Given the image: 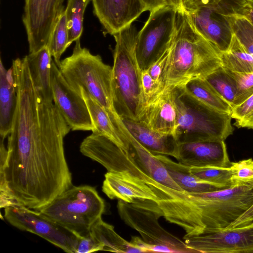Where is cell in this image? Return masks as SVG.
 Wrapping results in <instances>:
<instances>
[{"mask_svg":"<svg viewBox=\"0 0 253 253\" xmlns=\"http://www.w3.org/2000/svg\"><path fill=\"white\" fill-rule=\"evenodd\" d=\"M17 102L7 146L0 145V207L39 211L73 186L64 139L71 129L39 96L28 68L14 72Z\"/></svg>","mask_w":253,"mask_h":253,"instance_id":"cell-1","label":"cell"},{"mask_svg":"<svg viewBox=\"0 0 253 253\" xmlns=\"http://www.w3.org/2000/svg\"><path fill=\"white\" fill-rule=\"evenodd\" d=\"M163 216L181 227L186 236L232 230L253 223V187H230L191 193L156 181L148 184Z\"/></svg>","mask_w":253,"mask_h":253,"instance_id":"cell-2","label":"cell"},{"mask_svg":"<svg viewBox=\"0 0 253 253\" xmlns=\"http://www.w3.org/2000/svg\"><path fill=\"white\" fill-rule=\"evenodd\" d=\"M112 117L116 129L124 144L119 145L103 135L92 132L81 143V153L101 164L108 171H126L146 183L155 180L169 187L182 191L156 155L135 139L117 113H113Z\"/></svg>","mask_w":253,"mask_h":253,"instance_id":"cell-3","label":"cell"},{"mask_svg":"<svg viewBox=\"0 0 253 253\" xmlns=\"http://www.w3.org/2000/svg\"><path fill=\"white\" fill-rule=\"evenodd\" d=\"M220 54L195 28L187 13L177 11L164 91L183 87L195 79H205L221 66Z\"/></svg>","mask_w":253,"mask_h":253,"instance_id":"cell-4","label":"cell"},{"mask_svg":"<svg viewBox=\"0 0 253 253\" xmlns=\"http://www.w3.org/2000/svg\"><path fill=\"white\" fill-rule=\"evenodd\" d=\"M137 34L132 24L112 35L116 42L112 76L114 108L121 118L136 121L145 105L135 52Z\"/></svg>","mask_w":253,"mask_h":253,"instance_id":"cell-5","label":"cell"},{"mask_svg":"<svg viewBox=\"0 0 253 253\" xmlns=\"http://www.w3.org/2000/svg\"><path fill=\"white\" fill-rule=\"evenodd\" d=\"M178 144L208 140L224 141L233 133L231 114L214 110L184 91L174 88Z\"/></svg>","mask_w":253,"mask_h":253,"instance_id":"cell-6","label":"cell"},{"mask_svg":"<svg viewBox=\"0 0 253 253\" xmlns=\"http://www.w3.org/2000/svg\"><path fill=\"white\" fill-rule=\"evenodd\" d=\"M105 209L104 201L94 187L73 185L39 211L77 236L84 237Z\"/></svg>","mask_w":253,"mask_h":253,"instance_id":"cell-7","label":"cell"},{"mask_svg":"<svg viewBox=\"0 0 253 253\" xmlns=\"http://www.w3.org/2000/svg\"><path fill=\"white\" fill-rule=\"evenodd\" d=\"M72 54L58 67L69 84L81 94L82 89L109 111L116 112L113 102L112 67L101 57L82 47L77 40Z\"/></svg>","mask_w":253,"mask_h":253,"instance_id":"cell-8","label":"cell"},{"mask_svg":"<svg viewBox=\"0 0 253 253\" xmlns=\"http://www.w3.org/2000/svg\"><path fill=\"white\" fill-rule=\"evenodd\" d=\"M117 208L121 219L136 230L146 243L170 247L176 253H193L184 241L160 225L158 220L163 216V212L156 201L141 199L129 203L119 200Z\"/></svg>","mask_w":253,"mask_h":253,"instance_id":"cell-9","label":"cell"},{"mask_svg":"<svg viewBox=\"0 0 253 253\" xmlns=\"http://www.w3.org/2000/svg\"><path fill=\"white\" fill-rule=\"evenodd\" d=\"M177 10L167 5L150 12L138 32L135 52L141 70H147L170 46L176 30Z\"/></svg>","mask_w":253,"mask_h":253,"instance_id":"cell-10","label":"cell"},{"mask_svg":"<svg viewBox=\"0 0 253 253\" xmlns=\"http://www.w3.org/2000/svg\"><path fill=\"white\" fill-rule=\"evenodd\" d=\"M4 217L11 225L39 236L68 253H75L79 237L45 217L39 211L13 205L4 208Z\"/></svg>","mask_w":253,"mask_h":253,"instance_id":"cell-11","label":"cell"},{"mask_svg":"<svg viewBox=\"0 0 253 253\" xmlns=\"http://www.w3.org/2000/svg\"><path fill=\"white\" fill-rule=\"evenodd\" d=\"M64 0H25L22 20L26 31L29 53L46 46L61 11Z\"/></svg>","mask_w":253,"mask_h":253,"instance_id":"cell-12","label":"cell"},{"mask_svg":"<svg viewBox=\"0 0 253 253\" xmlns=\"http://www.w3.org/2000/svg\"><path fill=\"white\" fill-rule=\"evenodd\" d=\"M51 83L53 102L71 130L93 131L94 126L82 94L77 92L69 84L53 60L51 67Z\"/></svg>","mask_w":253,"mask_h":253,"instance_id":"cell-13","label":"cell"},{"mask_svg":"<svg viewBox=\"0 0 253 253\" xmlns=\"http://www.w3.org/2000/svg\"><path fill=\"white\" fill-rule=\"evenodd\" d=\"M193 253H253V223L242 228L184 236Z\"/></svg>","mask_w":253,"mask_h":253,"instance_id":"cell-14","label":"cell"},{"mask_svg":"<svg viewBox=\"0 0 253 253\" xmlns=\"http://www.w3.org/2000/svg\"><path fill=\"white\" fill-rule=\"evenodd\" d=\"M225 0L219 4L187 12L193 25L220 52L229 48L233 36L226 16Z\"/></svg>","mask_w":253,"mask_h":253,"instance_id":"cell-15","label":"cell"},{"mask_svg":"<svg viewBox=\"0 0 253 253\" xmlns=\"http://www.w3.org/2000/svg\"><path fill=\"white\" fill-rule=\"evenodd\" d=\"M94 14L111 35L130 25L147 11L143 0H91Z\"/></svg>","mask_w":253,"mask_h":253,"instance_id":"cell-16","label":"cell"},{"mask_svg":"<svg viewBox=\"0 0 253 253\" xmlns=\"http://www.w3.org/2000/svg\"><path fill=\"white\" fill-rule=\"evenodd\" d=\"M176 159L190 167H228L231 165L226 144L222 140L179 143Z\"/></svg>","mask_w":253,"mask_h":253,"instance_id":"cell-17","label":"cell"},{"mask_svg":"<svg viewBox=\"0 0 253 253\" xmlns=\"http://www.w3.org/2000/svg\"><path fill=\"white\" fill-rule=\"evenodd\" d=\"M104 176L102 191L110 199L129 203L141 199L157 200L156 195L144 181L128 172L108 171Z\"/></svg>","mask_w":253,"mask_h":253,"instance_id":"cell-18","label":"cell"},{"mask_svg":"<svg viewBox=\"0 0 253 253\" xmlns=\"http://www.w3.org/2000/svg\"><path fill=\"white\" fill-rule=\"evenodd\" d=\"M175 90H167L146 105L139 121L156 131L174 135L177 125Z\"/></svg>","mask_w":253,"mask_h":253,"instance_id":"cell-19","label":"cell"},{"mask_svg":"<svg viewBox=\"0 0 253 253\" xmlns=\"http://www.w3.org/2000/svg\"><path fill=\"white\" fill-rule=\"evenodd\" d=\"M121 119L130 134L152 153L172 156L176 159L178 144L174 135L153 130L139 121Z\"/></svg>","mask_w":253,"mask_h":253,"instance_id":"cell-20","label":"cell"},{"mask_svg":"<svg viewBox=\"0 0 253 253\" xmlns=\"http://www.w3.org/2000/svg\"><path fill=\"white\" fill-rule=\"evenodd\" d=\"M34 86L43 101L53 102L51 83L52 56L45 46L25 56Z\"/></svg>","mask_w":253,"mask_h":253,"instance_id":"cell-21","label":"cell"},{"mask_svg":"<svg viewBox=\"0 0 253 253\" xmlns=\"http://www.w3.org/2000/svg\"><path fill=\"white\" fill-rule=\"evenodd\" d=\"M17 102L12 67L6 70L0 60V136L5 139L10 133Z\"/></svg>","mask_w":253,"mask_h":253,"instance_id":"cell-22","label":"cell"},{"mask_svg":"<svg viewBox=\"0 0 253 253\" xmlns=\"http://www.w3.org/2000/svg\"><path fill=\"white\" fill-rule=\"evenodd\" d=\"M156 156L171 178L182 190L191 193H204L222 189L195 176L191 172L190 167L175 162L165 155Z\"/></svg>","mask_w":253,"mask_h":253,"instance_id":"cell-23","label":"cell"},{"mask_svg":"<svg viewBox=\"0 0 253 253\" xmlns=\"http://www.w3.org/2000/svg\"><path fill=\"white\" fill-rule=\"evenodd\" d=\"M89 235L98 245L100 251L115 253H143L114 230V227L99 219L92 226Z\"/></svg>","mask_w":253,"mask_h":253,"instance_id":"cell-24","label":"cell"},{"mask_svg":"<svg viewBox=\"0 0 253 253\" xmlns=\"http://www.w3.org/2000/svg\"><path fill=\"white\" fill-rule=\"evenodd\" d=\"M81 94L87 106L94 129L92 132L103 135L119 144L124 143L123 139L117 132L112 118V112L106 109L96 100L83 89Z\"/></svg>","mask_w":253,"mask_h":253,"instance_id":"cell-25","label":"cell"},{"mask_svg":"<svg viewBox=\"0 0 253 253\" xmlns=\"http://www.w3.org/2000/svg\"><path fill=\"white\" fill-rule=\"evenodd\" d=\"M185 92L218 111L231 114L232 108L205 79L192 80L182 87Z\"/></svg>","mask_w":253,"mask_h":253,"instance_id":"cell-26","label":"cell"},{"mask_svg":"<svg viewBox=\"0 0 253 253\" xmlns=\"http://www.w3.org/2000/svg\"><path fill=\"white\" fill-rule=\"evenodd\" d=\"M221 66L238 73L253 72V57L250 55L233 35L228 49L220 54Z\"/></svg>","mask_w":253,"mask_h":253,"instance_id":"cell-27","label":"cell"},{"mask_svg":"<svg viewBox=\"0 0 253 253\" xmlns=\"http://www.w3.org/2000/svg\"><path fill=\"white\" fill-rule=\"evenodd\" d=\"M46 46L53 57L54 61L59 67L61 63V56L69 47L68 29L64 8L59 15Z\"/></svg>","mask_w":253,"mask_h":253,"instance_id":"cell-28","label":"cell"},{"mask_svg":"<svg viewBox=\"0 0 253 253\" xmlns=\"http://www.w3.org/2000/svg\"><path fill=\"white\" fill-rule=\"evenodd\" d=\"M90 0H68L65 14L68 29V45L80 39L85 9Z\"/></svg>","mask_w":253,"mask_h":253,"instance_id":"cell-29","label":"cell"},{"mask_svg":"<svg viewBox=\"0 0 253 253\" xmlns=\"http://www.w3.org/2000/svg\"><path fill=\"white\" fill-rule=\"evenodd\" d=\"M205 79L232 108L237 92V85L227 70L221 66Z\"/></svg>","mask_w":253,"mask_h":253,"instance_id":"cell-30","label":"cell"},{"mask_svg":"<svg viewBox=\"0 0 253 253\" xmlns=\"http://www.w3.org/2000/svg\"><path fill=\"white\" fill-rule=\"evenodd\" d=\"M226 16L230 24L233 34L253 57V25L245 17L232 12L227 3Z\"/></svg>","mask_w":253,"mask_h":253,"instance_id":"cell-31","label":"cell"},{"mask_svg":"<svg viewBox=\"0 0 253 253\" xmlns=\"http://www.w3.org/2000/svg\"><path fill=\"white\" fill-rule=\"evenodd\" d=\"M190 170L197 177L215 184L222 189L231 187L232 171L230 167H190Z\"/></svg>","mask_w":253,"mask_h":253,"instance_id":"cell-32","label":"cell"},{"mask_svg":"<svg viewBox=\"0 0 253 253\" xmlns=\"http://www.w3.org/2000/svg\"><path fill=\"white\" fill-rule=\"evenodd\" d=\"M231 187H253V159L231 163Z\"/></svg>","mask_w":253,"mask_h":253,"instance_id":"cell-33","label":"cell"},{"mask_svg":"<svg viewBox=\"0 0 253 253\" xmlns=\"http://www.w3.org/2000/svg\"><path fill=\"white\" fill-rule=\"evenodd\" d=\"M226 70L235 80L237 85V92L233 108L253 94V72L243 73Z\"/></svg>","mask_w":253,"mask_h":253,"instance_id":"cell-34","label":"cell"},{"mask_svg":"<svg viewBox=\"0 0 253 253\" xmlns=\"http://www.w3.org/2000/svg\"><path fill=\"white\" fill-rule=\"evenodd\" d=\"M231 118L238 127L253 128V94L232 109Z\"/></svg>","mask_w":253,"mask_h":253,"instance_id":"cell-35","label":"cell"},{"mask_svg":"<svg viewBox=\"0 0 253 253\" xmlns=\"http://www.w3.org/2000/svg\"><path fill=\"white\" fill-rule=\"evenodd\" d=\"M141 85L145 106L162 93L159 85L152 79L147 69L141 71Z\"/></svg>","mask_w":253,"mask_h":253,"instance_id":"cell-36","label":"cell"},{"mask_svg":"<svg viewBox=\"0 0 253 253\" xmlns=\"http://www.w3.org/2000/svg\"><path fill=\"white\" fill-rule=\"evenodd\" d=\"M230 10L245 17L253 25V5L244 0H227Z\"/></svg>","mask_w":253,"mask_h":253,"instance_id":"cell-37","label":"cell"},{"mask_svg":"<svg viewBox=\"0 0 253 253\" xmlns=\"http://www.w3.org/2000/svg\"><path fill=\"white\" fill-rule=\"evenodd\" d=\"M224 0H182V6L186 12L197 9L217 5Z\"/></svg>","mask_w":253,"mask_h":253,"instance_id":"cell-38","label":"cell"},{"mask_svg":"<svg viewBox=\"0 0 253 253\" xmlns=\"http://www.w3.org/2000/svg\"><path fill=\"white\" fill-rule=\"evenodd\" d=\"M98 251H100V248L89 233L84 237H79L75 253H89Z\"/></svg>","mask_w":253,"mask_h":253,"instance_id":"cell-39","label":"cell"},{"mask_svg":"<svg viewBox=\"0 0 253 253\" xmlns=\"http://www.w3.org/2000/svg\"><path fill=\"white\" fill-rule=\"evenodd\" d=\"M147 11L150 12L156 9L169 5L168 0H143Z\"/></svg>","mask_w":253,"mask_h":253,"instance_id":"cell-40","label":"cell"},{"mask_svg":"<svg viewBox=\"0 0 253 253\" xmlns=\"http://www.w3.org/2000/svg\"><path fill=\"white\" fill-rule=\"evenodd\" d=\"M169 4L174 7L177 11H183L182 0H168Z\"/></svg>","mask_w":253,"mask_h":253,"instance_id":"cell-41","label":"cell"},{"mask_svg":"<svg viewBox=\"0 0 253 253\" xmlns=\"http://www.w3.org/2000/svg\"><path fill=\"white\" fill-rule=\"evenodd\" d=\"M247 2L253 5V0H244Z\"/></svg>","mask_w":253,"mask_h":253,"instance_id":"cell-42","label":"cell"},{"mask_svg":"<svg viewBox=\"0 0 253 253\" xmlns=\"http://www.w3.org/2000/svg\"></svg>","mask_w":253,"mask_h":253,"instance_id":"cell-43","label":"cell"}]
</instances>
